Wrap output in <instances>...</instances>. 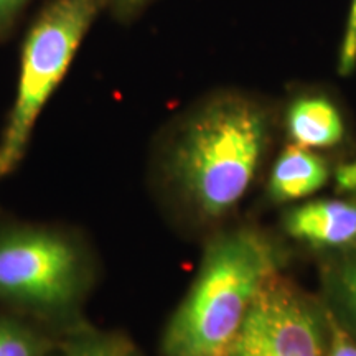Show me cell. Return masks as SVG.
Masks as SVG:
<instances>
[{"mask_svg": "<svg viewBox=\"0 0 356 356\" xmlns=\"http://www.w3.org/2000/svg\"><path fill=\"white\" fill-rule=\"evenodd\" d=\"M270 144V118L238 92L213 95L191 108L163 137L154 184L173 220L211 229L248 195Z\"/></svg>", "mask_w": 356, "mask_h": 356, "instance_id": "cell-1", "label": "cell"}, {"mask_svg": "<svg viewBox=\"0 0 356 356\" xmlns=\"http://www.w3.org/2000/svg\"><path fill=\"white\" fill-rule=\"evenodd\" d=\"M286 252L264 231H215L162 335V356H222Z\"/></svg>", "mask_w": 356, "mask_h": 356, "instance_id": "cell-2", "label": "cell"}, {"mask_svg": "<svg viewBox=\"0 0 356 356\" xmlns=\"http://www.w3.org/2000/svg\"><path fill=\"white\" fill-rule=\"evenodd\" d=\"M99 261L78 229L0 216V309L63 338L88 323Z\"/></svg>", "mask_w": 356, "mask_h": 356, "instance_id": "cell-3", "label": "cell"}, {"mask_svg": "<svg viewBox=\"0 0 356 356\" xmlns=\"http://www.w3.org/2000/svg\"><path fill=\"white\" fill-rule=\"evenodd\" d=\"M101 6L102 0H51L26 33L15 99L0 132V180L13 175L24 162L40 114Z\"/></svg>", "mask_w": 356, "mask_h": 356, "instance_id": "cell-4", "label": "cell"}, {"mask_svg": "<svg viewBox=\"0 0 356 356\" xmlns=\"http://www.w3.org/2000/svg\"><path fill=\"white\" fill-rule=\"evenodd\" d=\"M327 335L323 302L277 274L257 296L222 356H325Z\"/></svg>", "mask_w": 356, "mask_h": 356, "instance_id": "cell-5", "label": "cell"}, {"mask_svg": "<svg viewBox=\"0 0 356 356\" xmlns=\"http://www.w3.org/2000/svg\"><path fill=\"white\" fill-rule=\"evenodd\" d=\"M282 229L297 243L322 252L356 246V197L310 200L284 211Z\"/></svg>", "mask_w": 356, "mask_h": 356, "instance_id": "cell-6", "label": "cell"}, {"mask_svg": "<svg viewBox=\"0 0 356 356\" xmlns=\"http://www.w3.org/2000/svg\"><path fill=\"white\" fill-rule=\"evenodd\" d=\"M286 131L291 144L310 150L337 147L345 139V119L323 95H300L289 102Z\"/></svg>", "mask_w": 356, "mask_h": 356, "instance_id": "cell-7", "label": "cell"}, {"mask_svg": "<svg viewBox=\"0 0 356 356\" xmlns=\"http://www.w3.org/2000/svg\"><path fill=\"white\" fill-rule=\"evenodd\" d=\"M328 162L315 150L287 145L275 159L267 180V198L273 203H292L322 190L330 180Z\"/></svg>", "mask_w": 356, "mask_h": 356, "instance_id": "cell-8", "label": "cell"}, {"mask_svg": "<svg viewBox=\"0 0 356 356\" xmlns=\"http://www.w3.org/2000/svg\"><path fill=\"white\" fill-rule=\"evenodd\" d=\"M322 287L323 305L356 337V246L328 252Z\"/></svg>", "mask_w": 356, "mask_h": 356, "instance_id": "cell-9", "label": "cell"}, {"mask_svg": "<svg viewBox=\"0 0 356 356\" xmlns=\"http://www.w3.org/2000/svg\"><path fill=\"white\" fill-rule=\"evenodd\" d=\"M61 338L32 320L0 309V356H51Z\"/></svg>", "mask_w": 356, "mask_h": 356, "instance_id": "cell-10", "label": "cell"}, {"mask_svg": "<svg viewBox=\"0 0 356 356\" xmlns=\"http://www.w3.org/2000/svg\"><path fill=\"white\" fill-rule=\"evenodd\" d=\"M60 356H142V353L124 333L99 330L88 322L61 338Z\"/></svg>", "mask_w": 356, "mask_h": 356, "instance_id": "cell-11", "label": "cell"}, {"mask_svg": "<svg viewBox=\"0 0 356 356\" xmlns=\"http://www.w3.org/2000/svg\"><path fill=\"white\" fill-rule=\"evenodd\" d=\"M337 66L341 76H350L356 70V0L350 2Z\"/></svg>", "mask_w": 356, "mask_h": 356, "instance_id": "cell-12", "label": "cell"}, {"mask_svg": "<svg viewBox=\"0 0 356 356\" xmlns=\"http://www.w3.org/2000/svg\"><path fill=\"white\" fill-rule=\"evenodd\" d=\"M327 309V307H325ZM327 350L325 356H356V337L327 309Z\"/></svg>", "mask_w": 356, "mask_h": 356, "instance_id": "cell-13", "label": "cell"}, {"mask_svg": "<svg viewBox=\"0 0 356 356\" xmlns=\"http://www.w3.org/2000/svg\"><path fill=\"white\" fill-rule=\"evenodd\" d=\"M337 193H356V159L353 162L343 163L333 173Z\"/></svg>", "mask_w": 356, "mask_h": 356, "instance_id": "cell-14", "label": "cell"}, {"mask_svg": "<svg viewBox=\"0 0 356 356\" xmlns=\"http://www.w3.org/2000/svg\"><path fill=\"white\" fill-rule=\"evenodd\" d=\"M26 0H0V35L13 25Z\"/></svg>", "mask_w": 356, "mask_h": 356, "instance_id": "cell-15", "label": "cell"}, {"mask_svg": "<svg viewBox=\"0 0 356 356\" xmlns=\"http://www.w3.org/2000/svg\"><path fill=\"white\" fill-rule=\"evenodd\" d=\"M144 0H114V3L122 10H132V8L139 7Z\"/></svg>", "mask_w": 356, "mask_h": 356, "instance_id": "cell-16", "label": "cell"}, {"mask_svg": "<svg viewBox=\"0 0 356 356\" xmlns=\"http://www.w3.org/2000/svg\"><path fill=\"white\" fill-rule=\"evenodd\" d=\"M51 356H60V350H58V351H56V353H53Z\"/></svg>", "mask_w": 356, "mask_h": 356, "instance_id": "cell-17", "label": "cell"}]
</instances>
